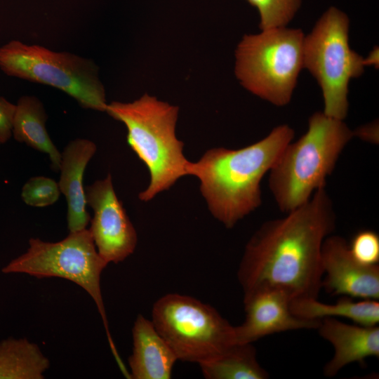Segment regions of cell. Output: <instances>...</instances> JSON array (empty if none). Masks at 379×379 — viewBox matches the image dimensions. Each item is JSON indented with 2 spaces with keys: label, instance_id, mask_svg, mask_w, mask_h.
Masks as SVG:
<instances>
[{
  "label": "cell",
  "instance_id": "cell-14",
  "mask_svg": "<svg viewBox=\"0 0 379 379\" xmlns=\"http://www.w3.org/2000/svg\"><path fill=\"white\" fill-rule=\"evenodd\" d=\"M96 145L85 138L71 140L61 152L60 191L67 203V227L69 232L86 229L91 221L87 211L83 185L86 168L96 152Z\"/></svg>",
  "mask_w": 379,
  "mask_h": 379
},
{
  "label": "cell",
  "instance_id": "cell-4",
  "mask_svg": "<svg viewBox=\"0 0 379 379\" xmlns=\"http://www.w3.org/2000/svg\"><path fill=\"white\" fill-rule=\"evenodd\" d=\"M178 112L177 106L148 94L131 102L107 105L105 112L125 125L128 145L148 168L149 183L138 194L142 201L189 175L191 161L183 154L184 144L175 135Z\"/></svg>",
  "mask_w": 379,
  "mask_h": 379
},
{
  "label": "cell",
  "instance_id": "cell-11",
  "mask_svg": "<svg viewBox=\"0 0 379 379\" xmlns=\"http://www.w3.org/2000/svg\"><path fill=\"white\" fill-rule=\"evenodd\" d=\"M291 300L282 290L262 288L244 293V321L234 326L237 343L246 344L273 333L317 329L320 320L303 319L290 310Z\"/></svg>",
  "mask_w": 379,
  "mask_h": 379
},
{
  "label": "cell",
  "instance_id": "cell-25",
  "mask_svg": "<svg viewBox=\"0 0 379 379\" xmlns=\"http://www.w3.org/2000/svg\"><path fill=\"white\" fill-rule=\"evenodd\" d=\"M366 65H378V48L374 49L370 55L365 58Z\"/></svg>",
  "mask_w": 379,
  "mask_h": 379
},
{
  "label": "cell",
  "instance_id": "cell-3",
  "mask_svg": "<svg viewBox=\"0 0 379 379\" xmlns=\"http://www.w3.org/2000/svg\"><path fill=\"white\" fill-rule=\"evenodd\" d=\"M354 133L343 120L317 112L308 129L285 147L270 171L268 185L279 208L288 213L325 188L343 149Z\"/></svg>",
  "mask_w": 379,
  "mask_h": 379
},
{
  "label": "cell",
  "instance_id": "cell-10",
  "mask_svg": "<svg viewBox=\"0 0 379 379\" xmlns=\"http://www.w3.org/2000/svg\"><path fill=\"white\" fill-rule=\"evenodd\" d=\"M86 201L93 211L88 229L96 249L107 264H117L136 247V231L114 190L111 174L85 189Z\"/></svg>",
  "mask_w": 379,
  "mask_h": 379
},
{
  "label": "cell",
  "instance_id": "cell-22",
  "mask_svg": "<svg viewBox=\"0 0 379 379\" xmlns=\"http://www.w3.org/2000/svg\"><path fill=\"white\" fill-rule=\"evenodd\" d=\"M349 249L352 257L365 265L379 263V236L371 230L359 231L352 237Z\"/></svg>",
  "mask_w": 379,
  "mask_h": 379
},
{
  "label": "cell",
  "instance_id": "cell-1",
  "mask_svg": "<svg viewBox=\"0 0 379 379\" xmlns=\"http://www.w3.org/2000/svg\"><path fill=\"white\" fill-rule=\"evenodd\" d=\"M286 214L263 223L248 241L237 272L244 293L275 288L291 301L318 298L321 246L335 227L332 201L321 188Z\"/></svg>",
  "mask_w": 379,
  "mask_h": 379
},
{
  "label": "cell",
  "instance_id": "cell-2",
  "mask_svg": "<svg viewBox=\"0 0 379 379\" xmlns=\"http://www.w3.org/2000/svg\"><path fill=\"white\" fill-rule=\"evenodd\" d=\"M294 135L288 125H279L248 146L213 148L191 162L189 175L199 179L200 192L215 218L230 229L261 205V180Z\"/></svg>",
  "mask_w": 379,
  "mask_h": 379
},
{
  "label": "cell",
  "instance_id": "cell-15",
  "mask_svg": "<svg viewBox=\"0 0 379 379\" xmlns=\"http://www.w3.org/2000/svg\"><path fill=\"white\" fill-rule=\"evenodd\" d=\"M133 352L128 358L130 378L169 379L178 360L152 320L139 314L132 330Z\"/></svg>",
  "mask_w": 379,
  "mask_h": 379
},
{
  "label": "cell",
  "instance_id": "cell-8",
  "mask_svg": "<svg viewBox=\"0 0 379 379\" xmlns=\"http://www.w3.org/2000/svg\"><path fill=\"white\" fill-rule=\"evenodd\" d=\"M108 264L97 251L88 229L69 232L56 242L31 238L25 253L1 270L4 274H27L37 278L60 277L84 288L94 300L102 319L117 362L121 361L109 329L100 288V277Z\"/></svg>",
  "mask_w": 379,
  "mask_h": 379
},
{
  "label": "cell",
  "instance_id": "cell-23",
  "mask_svg": "<svg viewBox=\"0 0 379 379\" xmlns=\"http://www.w3.org/2000/svg\"><path fill=\"white\" fill-rule=\"evenodd\" d=\"M15 111V104L0 96V145L5 144L13 135Z\"/></svg>",
  "mask_w": 379,
  "mask_h": 379
},
{
  "label": "cell",
  "instance_id": "cell-13",
  "mask_svg": "<svg viewBox=\"0 0 379 379\" xmlns=\"http://www.w3.org/2000/svg\"><path fill=\"white\" fill-rule=\"evenodd\" d=\"M319 335L334 349L333 357L324 366L326 377L335 376L343 367L353 363H363L368 357H379L378 326L350 324L335 318L321 319L317 328Z\"/></svg>",
  "mask_w": 379,
  "mask_h": 379
},
{
  "label": "cell",
  "instance_id": "cell-12",
  "mask_svg": "<svg viewBox=\"0 0 379 379\" xmlns=\"http://www.w3.org/2000/svg\"><path fill=\"white\" fill-rule=\"evenodd\" d=\"M321 287L332 295L378 300L379 265H365L351 255L346 240L328 235L321 246Z\"/></svg>",
  "mask_w": 379,
  "mask_h": 379
},
{
  "label": "cell",
  "instance_id": "cell-9",
  "mask_svg": "<svg viewBox=\"0 0 379 379\" xmlns=\"http://www.w3.org/2000/svg\"><path fill=\"white\" fill-rule=\"evenodd\" d=\"M152 321L178 360L199 365L237 344L234 326L214 307L190 296L160 298L153 306Z\"/></svg>",
  "mask_w": 379,
  "mask_h": 379
},
{
  "label": "cell",
  "instance_id": "cell-16",
  "mask_svg": "<svg viewBox=\"0 0 379 379\" xmlns=\"http://www.w3.org/2000/svg\"><path fill=\"white\" fill-rule=\"evenodd\" d=\"M48 116L41 101L34 95H22L15 104L13 136L35 150L48 155L51 168L60 170L61 152L52 142L46 128Z\"/></svg>",
  "mask_w": 379,
  "mask_h": 379
},
{
  "label": "cell",
  "instance_id": "cell-21",
  "mask_svg": "<svg viewBox=\"0 0 379 379\" xmlns=\"http://www.w3.org/2000/svg\"><path fill=\"white\" fill-rule=\"evenodd\" d=\"M61 192L58 184L45 176L30 178L23 185L21 197L28 206L46 207L55 204Z\"/></svg>",
  "mask_w": 379,
  "mask_h": 379
},
{
  "label": "cell",
  "instance_id": "cell-17",
  "mask_svg": "<svg viewBox=\"0 0 379 379\" xmlns=\"http://www.w3.org/2000/svg\"><path fill=\"white\" fill-rule=\"evenodd\" d=\"M290 310L296 317L307 319L343 317L357 324L368 326H377L379 322L378 300L354 301L344 296L335 303H324L318 298L298 299L290 302Z\"/></svg>",
  "mask_w": 379,
  "mask_h": 379
},
{
  "label": "cell",
  "instance_id": "cell-24",
  "mask_svg": "<svg viewBox=\"0 0 379 379\" xmlns=\"http://www.w3.org/2000/svg\"><path fill=\"white\" fill-rule=\"evenodd\" d=\"M353 133L354 136H357L364 140L374 144L378 142V126L375 122L360 127Z\"/></svg>",
  "mask_w": 379,
  "mask_h": 379
},
{
  "label": "cell",
  "instance_id": "cell-20",
  "mask_svg": "<svg viewBox=\"0 0 379 379\" xmlns=\"http://www.w3.org/2000/svg\"><path fill=\"white\" fill-rule=\"evenodd\" d=\"M257 8L261 30L286 27L298 10L301 0H246Z\"/></svg>",
  "mask_w": 379,
  "mask_h": 379
},
{
  "label": "cell",
  "instance_id": "cell-6",
  "mask_svg": "<svg viewBox=\"0 0 379 379\" xmlns=\"http://www.w3.org/2000/svg\"><path fill=\"white\" fill-rule=\"evenodd\" d=\"M0 69L8 76L58 88L84 109L106 110L99 69L91 59L12 40L0 47Z\"/></svg>",
  "mask_w": 379,
  "mask_h": 379
},
{
  "label": "cell",
  "instance_id": "cell-5",
  "mask_svg": "<svg viewBox=\"0 0 379 379\" xmlns=\"http://www.w3.org/2000/svg\"><path fill=\"white\" fill-rule=\"evenodd\" d=\"M304 38L301 29L286 27L245 35L235 51L236 77L261 99L286 105L303 68Z\"/></svg>",
  "mask_w": 379,
  "mask_h": 379
},
{
  "label": "cell",
  "instance_id": "cell-18",
  "mask_svg": "<svg viewBox=\"0 0 379 379\" xmlns=\"http://www.w3.org/2000/svg\"><path fill=\"white\" fill-rule=\"evenodd\" d=\"M49 360L26 338L0 342V379H42Z\"/></svg>",
  "mask_w": 379,
  "mask_h": 379
},
{
  "label": "cell",
  "instance_id": "cell-7",
  "mask_svg": "<svg viewBox=\"0 0 379 379\" xmlns=\"http://www.w3.org/2000/svg\"><path fill=\"white\" fill-rule=\"evenodd\" d=\"M350 20L339 9L328 8L303 41V68L321 88L324 109L329 117L343 120L347 115L350 80L364 72L365 58L349 43Z\"/></svg>",
  "mask_w": 379,
  "mask_h": 379
},
{
  "label": "cell",
  "instance_id": "cell-19",
  "mask_svg": "<svg viewBox=\"0 0 379 379\" xmlns=\"http://www.w3.org/2000/svg\"><path fill=\"white\" fill-rule=\"evenodd\" d=\"M208 379H266L268 373L260 365L252 343H237L222 354L199 364Z\"/></svg>",
  "mask_w": 379,
  "mask_h": 379
}]
</instances>
